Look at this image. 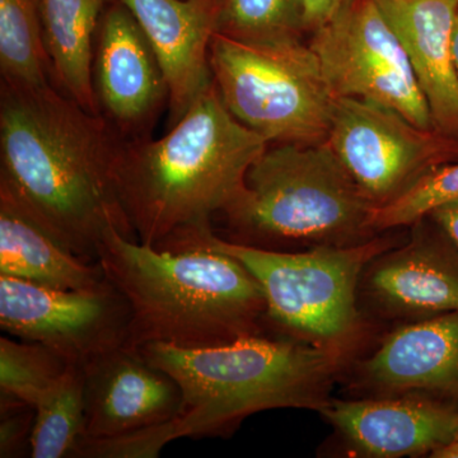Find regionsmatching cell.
Segmentation results:
<instances>
[{
	"mask_svg": "<svg viewBox=\"0 0 458 458\" xmlns=\"http://www.w3.org/2000/svg\"><path fill=\"white\" fill-rule=\"evenodd\" d=\"M436 458H458V423L456 432H454V438L447 445H443L436 452H433L432 456Z\"/></svg>",
	"mask_w": 458,
	"mask_h": 458,
	"instance_id": "83f0119b",
	"label": "cell"
},
{
	"mask_svg": "<svg viewBox=\"0 0 458 458\" xmlns=\"http://www.w3.org/2000/svg\"><path fill=\"white\" fill-rule=\"evenodd\" d=\"M327 141L375 208L394 200L434 168L458 161V140L367 99L336 98Z\"/></svg>",
	"mask_w": 458,
	"mask_h": 458,
	"instance_id": "9c48e42d",
	"label": "cell"
},
{
	"mask_svg": "<svg viewBox=\"0 0 458 458\" xmlns=\"http://www.w3.org/2000/svg\"><path fill=\"white\" fill-rule=\"evenodd\" d=\"M114 0H40L45 45L60 90L99 114L92 65L101 18Z\"/></svg>",
	"mask_w": 458,
	"mask_h": 458,
	"instance_id": "d6986e66",
	"label": "cell"
},
{
	"mask_svg": "<svg viewBox=\"0 0 458 458\" xmlns=\"http://www.w3.org/2000/svg\"><path fill=\"white\" fill-rule=\"evenodd\" d=\"M408 245L377 256L367 267L366 291L377 306L399 318L458 312V249L417 223Z\"/></svg>",
	"mask_w": 458,
	"mask_h": 458,
	"instance_id": "5bb4252c",
	"label": "cell"
},
{
	"mask_svg": "<svg viewBox=\"0 0 458 458\" xmlns=\"http://www.w3.org/2000/svg\"><path fill=\"white\" fill-rule=\"evenodd\" d=\"M351 0H304L307 31L311 33L327 23Z\"/></svg>",
	"mask_w": 458,
	"mask_h": 458,
	"instance_id": "484cf974",
	"label": "cell"
},
{
	"mask_svg": "<svg viewBox=\"0 0 458 458\" xmlns=\"http://www.w3.org/2000/svg\"><path fill=\"white\" fill-rule=\"evenodd\" d=\"M0 276L55 289L92 288L105 279L98 262L66 249L2 180Z\"/></svg>",
	"mask_w": 458,
	"mask_h": 458,
	"instance_id": "ac0fdd59",
	"label": "cell"
},
{
	"mask_svg": "<svg viewBox=\"0 0 458 458\" xmlns=\"http://www.w3.org/2000/svg\"><path fill=\"white\" fill-rule=\"evenodd\" d=\"M373 208L327 141L279 143L252 164L225 216L250 237L349 246L369 241Z\"/></svg>",
	"mask_w": 458,
	"mask_h": 458,
	"instance_id": "5b68a950",
	"label": "cell"
},
{
	"mask_svg": "<svg viewBox=\"0 0 458 458\" xmlns=\"http://www.w3.org/2000/svg\"><path fill=\"white\" fill-rule=\"evenodd\" d=\"M146 33L168 87L170 126L213 82L218 0H123Z\"/></svg>",
	"mask_w": 458,
	"mask_h": 458,
	"instance_id": "4fadbf2b",
	"label": "cell"
},
{
	"mask_svg": "<svg viewBox=\"0 0 458 458\" xmlns=\"http://www.w3.org/2000/svg\"><path fill=\"white\" fill-rule=\"evenodd\" d=\"M454 64H456V71L458 75V12L456 16V21H454Z\"/></svg>",
	"mask_w": 458,
	"mask_h": 458,
	"instance_id": "f1b7e54d",
	"label": "cell"
},
{
	"mask_svg": "<svg viewBox=\"0 0 458 458\" xmlns=\"http://www.w3.org/2000/svg\"><path fill=\"white\" fill-rule=\"evenodd\" d=\"M361 376L379 390L434 391L458 399V312L397 328L364 361Z\"/></svg>",
	"mask_w": 458,
	"mask_h": 458,
	"instance_id": "e0dca14e",
	"label": "cell"
},
{
	"mask_svg": "<svg viewBox=\"0 0 458 458\" xmlns=\"http://www.w3.org/2000/svg\"><path fill=\"white\" fill-rule=\"evenodd\" d=\"M360 456H420L454 438L458 409L424 397L330 401L319 410Z\"/></svg>",
	"mask_w": 458,
	"mask_h": 458,
	"instance_id": "9a60e30c",
	"label": "cell"
},
{
	"mask_svg": "<svg viewBox=\"0 0 458 458\" xmlns=\"http://www.w3.org/2000/svg\"><path fill=\"white\" fill-rule=\"evenodd\" d=\"M99 114L123 140L146 137L168 105V87L155 51L123 0L99 22L92 65Z\"/></svg>",
	"mask_w": 458,
	"mask_h": 458,
	"instance_id": "8fae6325",
	"label": "cell"
},
{
	"mask_svg": "<svg viewBox=\"0 0 458 458\" xmlns=\"http://www.w3.org/2000/svg\"><path fill=\"white\" fill-rule=\"evenodd\" d=\"M98 262L131 306L128 348H209L260 335L267 318L260 283L219 250L199 242L157 250L110 228Z\"/></svg>",
	"mask_w": 458,
	"mask_h": 458,
	"instance_id": "277c9868",
	"label": "cell"
},
{
	"mask_svg": "<svg viewBox=\"0 0 458 458\" xmlns=\"http://www.w3.org/2000/svg\"><path fill=\"white\" fill-rule=\"evenodd\" d=\"M182 393L179 415L129 436L132 456L155 458L168 443L222 433L256 412L324 408L344 354L313 344L261 335L209 348L168 344L140 348Z\"/></svg>",
	"mask_w": 458,
	"mask_h": 458,
	"instance_id": "3957f363",
	"label": "cell"
},
{
	"mask_svg": "<svg viewBox=\"0 0 458 458\" xmlns=\"http://www.w3.org/2000/svg\"><path fill=\"white\" fill-rule=\"evenodd\" d=\"M209 60L229 113L267 143L327 141L336 98L309 44L252 45L216 33Z\"/></svg>",
	"mask_w": 458,
	"mask_h": 458,
	"instance_id": "52a82bcc",
	"label": "cell"
},
{
	"mask_svg": "<svg viewBox=\"0 0 458 458\" xmlns=\"http://www.w3.org/2000/svg\"><path fill=\"white\" fill-rule=\"evenodd\" d=\"M31 434L32 458L77 456L86 438L84 427V369L69 364L55 384L35 405Z\"/></svg>",
	"mask_w": 458,
	"mask_h": 458,
	"instance_id": "44dd1931",
	"label": "cell"
},
{
	"mask_svg": "<svg viewBox=\"0 0 458 458\" xmlns=\"http://www.w3.org/2000/svg\"><path fill=\"white\" fill-rule=\"evenodd\" d=\"M0 457H20L26 443L31 450V434L35 409L25 403H0Z\"/></svg>",
	"mask_w": 458,
	"mask_h": 458,
	"instance_id": "d4e9b609",
	"label": "cell"
},
{
	"mask_svg": "<svg viewBox=\"0 0 458 458\" xmlns=\"http://www.w3.org/2000/svg\"><path fill=\"white\" fill-rule=\"evenodd\" d=\"M190 242L204 243L242 262L260 283L267 321L288 337L343 354L361 331L357 289L363 270L388 247L385 238H372L306 252L274 251L223 240L212 228L188 234L171 247Z\"/></svg>",
	"mask_w": 458,
	"mask_h": 458,
	"instance_id": "8992f818",
	"label": "cell"
},
{
	"mask_svg": "<svg viewBox=\"0 0 458 458\" xmlns=\"http://www.w3.org/2000/svg\"><path fill=\"white\" fill-rule=\"evenodd\" d=\"M0 73L13 89L51 86L40 0H0Z\"/></svg>",
	"mask_w": 458,
	"mask_h": 458,
	"instance_id": "ffe728a7",
	"label": "cell"
},
{
	"mask_svg": "<svg viewBox=\"0 0 458 458\" xmlns=\"http://www.w3.org/2000/svg\"><path fill=\"white\" fill-rule=\"evenodd\" d=\"M310 35V47L336 98L367 99L436 131L409 57L376 0H351Z\"/></svg>",
	"mask_w": 458,
	"mask_h": 458,
	"instance_id": "ba28073f",
	"label": "cell"
},
{
	"mask_svg": "<svg viewBox=\"0 0 458 458\" xmlns=\"http://www.w3.org/2000/svg\"><path fill=\"white\" fill-rule=\"evenodd\" d=\"M267 146L229 113L214 80L161 140H123L114 188L137 240L165 250L210 228L214 214L240 197Z\"/></svg>",
	"mask_w": 458,
	"mask_h": 458,
	"instance_id": "7a4b0ae2",
	"label": "cell"
},
{
	"mask_svg": "<svg viewBox=\"0 0 458 458\" xmlns=\"http://www.w3.org/2000/svg\"><path fill=\"white\" fill-rule=\"evenodd\" d=\"M84 369L86 438L106 439L167 423L179 415L182 393L140 349L123 345Z\"/></svg>",
	"mask_w": 458,
	"mask_h": 458,
	"instance_id": "7c38bea8",
	"label": "cell"
},
{
	"mask_svg": "<svg viewBox=\"0 0 458 458\" xmlns=\"http://www.w3.org/2000/svg\"><path fill=\"white\" fill-rule=\"evenodd\" d=\"M63 358L38 343L0 339V401L35 408L41 394L64 373Z\"/></svg>",
	"mask_w": 458,
	"mask_h": 458,
	"instance_id": "603a6c76",
	"label": "cell"
},
{
	"mask_svg": "<svg viewBox=\"0 0 458 458\" xmlns=\"http://www.w3.org/2000/svg\"><path fill=\"white\" fill-rule=\"evenodd\" d=\"M123 138L53 84L0 96V180L78 258L98 262L105 233L137 240L114 181Z\"/></svg>",
	"mask_w": 458,
	"mask_h": 458,
	"instance_id": "6da1fadb",
	"label": "cell"
},
{
	"mask_svg": "<svg viewBox=\"0 0 458 458\" xmlns=\"http://www.w3.org/2000/svg\"><path fill=\"white\" fill-rule=\"evenodd\" d=\"M216 33L252 45L302 40L304 0H218Z\"/></svg>",
	"mask_w": 458,
	"mask_h": 458,
	"instance_id": "7402d4cb",
	"label": "cell"
},
{
	"mask_svg": "<svg viewBox=\"0 0 458 458\" xmlns=\"http://www.w3.org/2000/svg\"><path fill=\"white\" fill-rule=\"evenodd\" d=\"M454 200H458V161L434 168L394 200L373 208L370 229L385 231L414 225L436 208Z\"/></svg>",
	"mask_w": 458,
	"mask_h": 458,
	"instance_id": "cb8c5ba5",
	"label": "cell"
},
{
	"mask_svg": "<svg viewBox=\"0 0 458 458\" xmlns=\"http://www.w3.org/2000/svg\"><path fill=\"white\" fill-rule=\"evenodd\" d=\"M409 57L434 129L458 140L454 27L458 0H376Z\"/></svg>",
	"mask_w": 458,
	"mask_h": 458,
	"instance_id": "2e32d148",
	"label": "cell"
},
{
	"mask_svg": "<svg viewBox=\"0 0 458 458\" xmlns=\"http://www.w3.org/2000/svg\"><path fill=\"white\" fill-rule=\"evenodd\" d=\"M428 216L458 249V200L436 208Z\"/></svg>",
	"mask_w": 458,
	"mask_h": 458,
	"instance_id": "4316f807",
	"label": "cell"
},
{
	"mask_svg": "<svg viewBox=\"0 0 458 458\" xmlns=\"http://www.w3.org/2000/svg\"><path fill=\"white\" fill-rule=\"evenodd\" d=\"M131 311L106 278L92 288L55 289L0 276V327L68 364L86 366L125 345Z\"/></svg>",
	"mask_w": 458,
	"mask_h": 458,
	"instance_id": "30bf717a",
	"label": "cell"
}]
</instances>
